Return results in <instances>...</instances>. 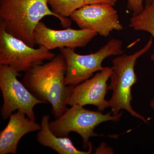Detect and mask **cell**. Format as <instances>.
<instances>
[{
  "instance_id": "obj_1",
  "label": "cell",
  "mask_w": 154,
  "mask_h": 154,
  "mask_svg": "<svg viewBox=\"0 0 154 154\" xmlns=\"http://www.w3.org/2000/svg\"><path fill=\"white\" fill-rule=\"evenodd\" d=\"M66 63L61 54L49 61L25 72L22 83L37 99L49 103L52 113L58 118L67 110V100L72 86L65 83Z\"/></svg>"
},
{
  "instance_id": "obj_2",
  "label": "cell",
  "mask_w": 154,
  "mask_h": 154,
  "mask_svg": "<svg viewBox=\"0 0 154 154\" xmlns=\"http://www.w3.org/2000/svg\"><path fill=\"white\" fill-rule=\"evenodd\" d=\"M46 16L55 17L64 28L71 25L70 19L49 9L47 0H0V22L7 32L31 47L36 45L35 28Z\"/></svg>"
},
{
  "instance_id": "obj_3",
  "label": "cell",
  "mask_w": 154,
  "mask_h": 154,
  "mask_svg": "<svg viewBox=\"0 0 154 154\" xmlns=\"http://www.w3.org/2000/svg\"><path fill=\"white\" fill-rule=\"evenodd\" d=\"M152 43V37H151L146 44L140 50L129 55L121 54L112 60V72L108 91L112 92L108 104L113 115H117L120 110H124L131 116L147 123L145 117L133 108L131 89L137 81L135 72L137 61L150 49Z\"/></svg>"
},
{
  "instance_id": "obj_4",
  "label": "cell",
  "mask_w": 154,
  "mask_h": 154,
  "mask_svg": "<svg viewBox=\"0 0 154 154\" xmlns=\"http://www.w3.org/2000/svg\"><path fill=\"white\" fill-rule=\"evenodd\" d=\"M122 115V113L113 115L111 112L104 114L99 110L93 111L74 105L59 117L49 122V127L54 134L60 137H69L72 132L77 133L82 139L83 148L88 149L92 144L90 138L102 136L95 132L96 127L107 122L119 121Z\"/></svg>"
},
{
  "instance_id": "obj_5",
  "label": "cell",
  "mask_w": 154,
  "mask_h": 154,
  "mask_svg": "<svg viewBox=\"0 0 154 154\" xmlns=\"http://www.w3.org/2000/svg\"><path fill=\"white\" fill-rule=\"evenodd\" d=\"M121 40L112 38L98 51L89 54H79L73 48H60L66 63L65 85L76 86L93 77L94 73L105 67L102 64L105 59L123 54Z\"/></svg>"
},
{
  "instance_id": "obj_6",
  "label": "cell",
  "mask_w": 154,
  "mask_h": 154,
  "mask_svg": "<svg viewBox=\"0 0 154 154\" xmlns=\"http://www.w3.org/2000/svg\"><path fill=\"white\" fill-rule=\"evenodd\" d=\"M55 54L43 46L31 47L7 32L0 22V65L7 66L18 73L25 72L50 60Z\"/></svg>"
},
{
  "instance_id": "obj_7",
  "label": "cell",
  "mask_w": 154,
  "mask_h": 154,
  "mask_svg": "<svg viewBox=\"0 0 154 154\" xmlns=\"http://www.w3.org/2000/svg\"><path fill=\"white\" fill-rule=\"evenodd\" d=\"M19 75L10 67L0 65V89L3 99L1 115L3 119H7L14 111L19 110L36 121L34 107L38 104L46 103L30 93L18 79Z\"/></svg>"
},
{
  "instance_id": "obj_8",
  "label": "cell",
  "mask_w": 154,
  "mask_h": 154,
  "mask_svg": "<svg viewBox=\"0 0 154 154\" xmlns=\"http://www.w3.org/2000/svg\"><path fill=\"white\" fill-rule=\"evenodd\" d=\"M70 17L81 29L94 30L104 37L109 36L113 30L123 29L117 11L107 4L86 5L75 11Z\"/></svg>"
},
{
  "instance_id": "obj_9",
  "label": "cell",
  "mask_w": 154,
  "mask_h": 154,
  "mask_svg": "<svg viewBox=\"0 0 154 154\" xmlns=\"http://www.w3.org/2000/svg\"><path fill=\"white\" fill-rule=\"evenodd\" d=\"M112 72V67H105L94 76L74 86H72L67 105L85 106L93 105L99 111L109 107L108 100L105 97L108 91L107 81Z\"/></svg>"
},
{
  "instance_id": "obj_10",
  "label": "cell",
  "mask_w": 154,
  "mask_h": 154,
  "mask_svg": "<svg viewBox=\"0 0 154 154\" xmlns=\"http://www.w3.org/2000/svg\"><path fill=\"white\" fill-rule=\"evenodd\" d=\"M97 34L94 30L87 29L75 30L67 28L64 30H54L40 22L35 28L34 39L36 44L49 50L63 48L75 49L85 47Z\"/></svg>"
},
{
  "instance_id": "obj_11",
  "label": "cell",
  "mask_w": 154,
  "mask_h": 154,
  "mask_svg": "<svg viewBox=\"0 0 154 154\" xmlns=\"http://www.w3.org/2000/svg\"><path fill=\"white\" fill-rule=\"evenodd\" d=\"M41 124L17 111L9 117L8 123L0 132V154H16L19 141L28 133L38 131Z\"/></svg>"
},
{
  "instance_id": "obj_12",
  "label": "cell",
  "mask_w": 154,
  "mask_h": 154,
  "mask_svg": "<svg viewBox=\"0 0 154 154\" xmlns=\"http://www.w3.org/2000/svg\"><path fill=\"white\" fill-rule=\"evenodd\" d=\"M49 116L44 115L41 120V129L36 135V140L44 146L48 147L59 154H90L92 153L93 145H91L87 151L79 150L75 147L69 137H60L54 134L50 129Z\"/></svg>"
},
{
  "instance_id": "obj_13",
  "label": "cell",
  "mask_w": 154,
  "mask_h": 154,
  "mask_svg": "<svg viewBox=\"0 0 154 154\" xmlns=\"http://www.w3.org/2000/svg\"><path fill=\"white\" fill-rule=\"evenodd\" d=\"M129 26L135 30L148 32L154 39V0H146L143 10L131 18ZM150 59L154 61V53Z\"/></svg>"
},
{
  "instance_id": "obj_14",
  "label": "cell",
  "mask_w": 154,
  "mask_h": 154,
  "mask_svg": "<svg viewBox=\"0 0 154 154\" xmlns=\"http://www.w3.org/2000/svg\"><path fill=\"white\" fill-rule=\"evenodd\" d=\"M53 12L61 17H70L75 11L86 5L85 0H47Z\"/></svg>"
},
{
  "instance_id": "obj_15",
  "label": "cell",
  "mask_w": 154,
  "mask_h": 154,
  "mask_svg": "<svg viewBox=\"0 0 154 154\" xmlns=\"http://www.w3.org/2000/svg\"><path fill=\"white\" fill-rule=\"evenodd\" d=\"M143 0H127L128 8L131 11L133 16L140 14L143 10Z\"/></svg>"
},
{
  "instance_id": "obj_16",
  "label": "cell",
  "mask_w": 154,
  "mask_h": 154,
  "mask_svg": "<svg viewBox=\"0 0 154 154\" xmlns=\"http://www.w3.org/2000/svg\"><path fill=\"white\" fill-rule=\"evenodd\" d=\"M86 5H92L96 4H107L114 6L117 0H85Z\"/></svg>"
},
{
  "instance_id": "obj_17",
  "label": "cell",
  "mask_w": 154,
  "mask_h": 154,
  "mask_svg": "<svg viewBox=\"0 0 154 154\" xmlns=\"http://www.w3.org/2000/svg\"><path fill=\"white\" fill-rule=\"evenodd\" d=\"M150 107L151 109L154 110V98L151 100L149 103Z\"/></svg>"
}]
</instances>
